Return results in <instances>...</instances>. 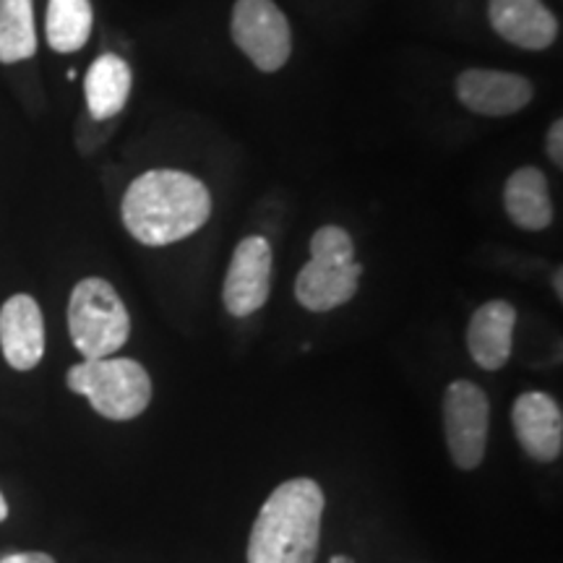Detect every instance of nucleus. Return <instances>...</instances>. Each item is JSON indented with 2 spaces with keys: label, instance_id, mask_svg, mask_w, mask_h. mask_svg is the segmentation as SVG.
<instances>
[{
  "label": "nucleus",
  "instance_id": "12",
  "mask_svg": "<svg viewBox=\"0 0 563 563\" xmlns=\"http://www.w3.org/2000/svg\"><path fill=\"white\" fill-rule=\"evenodd\" d=\"M517 311L506 300H488L473 313L467 327V350L483 371H501L514 350Z\"/></svg>",
  "mask_w": 563,
  "mask_h": 563
},
{
  "label": "nucleus",
  "instance_id": "11",
  "mask_svg": "<svg viewBox=\"0 0 563 563\" xmlns=\"http://www.w3.org/2000/svg\"><path fill=\"white\" fill-rule=\"evenodd\" d=\"M490 26L522 51H548L559 40V19L543 0H488Z\"/></svg>",
  "mask_w": 563,
  "mask_h": 563
},
{
  "label": "nucleus",
  "instance_id": "5",
  "mask_svg": "<svg viewBox=\"0 0 563 563\" xmlns=\"http://www.w3.org/2000/svg\"><path fill=\"white\" fill-rule=\"evenodd\" d=\"M230 32L238 51L264 74H274L290 60V21L274 0H235Z\"/></svg>",
  "mask_w": 563,
  "mask_h": 563
},
{
  "label": "nucleus",
  "instance_id": "15",
  "mask_svg": "<svg viewBox=\"0 0 563 563\" xmlns=\"http://www.w3.org/2000/svg\"><path fill=\"white\" fill-rule=\"evenodd\" d=\"M133 89V70L129 60L115 53H102L84 76V97L95 121H112L121 115Z\"/></svg>",
  "mask_w": 563,
  "mask_h": 563
},
{
  "label": "nucleus",
  "instance_id": "14",
  "mask_svg": "<svg viewBox=\"0 0 563 563\" xmlns=\"http://www.w3.org/2000/svg\"><path fill=\"white\" fill-rule=\"evenodd\" d=\"M504 209L519 230L540 232L551 228L553 201L545 173L532 165L514 170L504 186Z\"/></svg>",
  "mask_w": 563,
  "mask_h": 563
},
{
  "label": "nucleus",
  "instance_id": "9",
  "mask_svg": "<svg viewBox=\"0 0 563 563\" xmlns=\"http://www.w3.org/2000/svg\"><path fill=\"white\" fill-rule=\"evenodd\" d=\"M0 352L13 371H34L45 357V319L40 302L26 292L0 306Z\"/></svg>",
  "mask_w": 563,
  "mask_h": 563
},
{
  "label": "nucleus",
  "instance_id": "7",
  "mask_svg": "<svg viewBox=\"0 0 563 563\" xmlns=\"http://www.w3.org/2000/svg\"><path fill=\"white\" fill-rule=\"evenodd\" d=\"M272 245L264 235H249L232 251L222 300L230 316L245 319L262 311L272 290Z\"/></svg>",
  "mask_w": 563,
  "mask_h": 563
},
{
  "label": "nucleus",
  "instance_id": "23",
  "mask_svg": "<svg viewBox=\"0 0 563 563\" xmlns=\"http://www.w3.org/2000/svg\"><path fill=\"white\" fill-rule=\"evenodd\" d=\"M332 563H352V561H347V559H340V555H336V559H332Z\"/></svg>",
  "mask_w": 563,
  "mask_h": 563
},
{
  "label": "nucleus",
  "instance_id": "1",
  "mask_svg": "<svg viewBox=\"0 0 563 563\" xmlns=\"http://www.w3.org/2000/svg\"><path fill=\"white\" fill-rule=\"evenodd\" d=\"M121 214L133 241L162 249L186 241L209 222L211 194L191 173L159 167L131 183Z\"/></svg>",
  "mask_w": 563,
  "mask_h": 563
},
{
  "label": "nucleus",
  "instance_id": "18",
  "mask_svg": "<svg viewBox=\"0 0 563 563\" xmlns=\"http://www.w3.org/2000/svg\"><path fill=\"white\" fill-rule=\"evenodd\" d=\"M311 262L344 266L355 262V243H352L350 232L336 224H323L313 232L311 238Z\"/></svg>",
  "mask_w": 563,
  "mask_h": 563
},
{
  "label": "nucleus",
  "instance_id": "13",
  "mask_svg": "<svg viewBox=\"0 0 563 563\" xmlns=\"http://www.w3.org/2000/svg\"><path fill=\"white\" fill-rule=\"evenodd\" d=\"M363 266L357 262L344 266H329L308 262L295 279V298L306 311L327 313L355 298L361 287Z\"/></svg>",
  "mask_w": 563,
  "mask_h": 563
},
{
  "label": "nucleus",
  "instance_id": "2",
  "mask_svg": "<svg viewBox=\"0 0 563 563\" xmlns=\"http://www.w3.org/2000/svg\"><path fill=\"white\" fill-rule=\"evenodd\" d=\"M323 490L311 477H292L266 498L249 538V563H316L321 543Z\"/></svg>",
  "mask_w": 563,
  "mask_h": 563
},
{
  "label": "nucleus",
  "instance_id": "8",
  "mask_svg": "<svg viewBox=\"0 0 563 563\" xmlns=\"http://www.w3.org/2000/svg\"><path fill=\"white\" fill-rule=\"evenodd\" d=\"M456 97L467 110L485 118H504L532 102L534 87L522 74L496 68H470L456 79Z\"/></svg>",
  "mask_w": 563,
  "mask_h": 563
},
{
  "label": "nucleus",
  "instance_id": "16",
  "mask_svg": "<svg viewBox=\"0 0 563 563\" xmlns=\"http://www.w3.org/2000/svg\"><path fill=\"white\" fill-rule=\"evenodd\" d=\"M95 11L91 0H47L45 34L55 53H79L91 37Z\"/></svg>",
  "mask_w": 563,
  "mask_h": 563
},
{
  "label": "nucleus",
  "instance_id": "4",
  "mask_svg": "<svg viewBox=\"0 0 563 563\" xmlns=\"http://www.w3.org/2000/svg\"><path fill=\"white\" fill-rule=\"evenodd\" d=\"M68 334L84 361L112 357L131 336L129 308L102 277H87L70 290Z\"/></svg>",
  "mask_w": 563,
  "mask_h": 563
},
{
  "label": "nucleus",
  "instance_id": "17",
  "mask_svg": "<svg viewBox=\"0 0 563 563\" xmlns=\"http://www.w3.org/2000/svg\"><path fill=\"white\" fill-rule=\"evenodd\" d=\"M37 53L34 0H0V63L30 60Z\"/></svg>",
  "mask_w": 563,
  "mask_h": 563
},
{
  "label": "nucleus",
  "instance_id": "21",
  "mask_svg": "<svg viewBox=\"0 0 563 563\" xmlns=\"http://www.w3.org/2000/svg\"><path fill=\"white\" fill-rule=\"evenodd\" d=\"M9 514H11V509H9V501H5L3 490H0V522H5V519H9Z\"/></svg>",
  "mask_w": 563,
  "mask_h": 563
},
{
  "label": "nucleus",
  "instance_id": "20",
  "mask_svg": "<svg viewBox=\"0 0 563 563\" xmlns=\"http://www.w3.org/2000/svg\"><path fill=\"white\" fill-rule=\"evenodd\" d=\"M0 563H58L51 553L42 551H19V553H9L0 559Z\"/></svg>",
  "mask_w": 563,
  "mask_h": 563
},
{
  "label": "nucleus",
  "instance_id": "3",
  "mask_svg": "<svg viewBox=\"0 0 563 563\" xmlns=\"http://www.w3.org/2000/svg\"><path fill=\"white\" fill-rule=\"evenodd\" d=\"M66 386L87 399L104 420L125 422L139 418L152 402V378L131 357H97L70 365Z\"/></svg>",
  "mask_w": 563,
  "mask_h": 563
},
{
  "label": "nucleus",
  "instance_id": "22",
  "mask_svg": "<svg viewBox=\"0 0 563 563\" xmlns=\"http://www.w3.org/2000/svg\"><path fill=\"white\" fill-rule=\"evenodd\" d=\"M561 269H555V295H559V300L563 298V290H561Z\"/></svg>",
  "mask_w": 563,
  "mask_h": 563
},
{
  "label": "nucleus",
  "instance_id": "6",
  "mask_svg": "<svg viewBox=\"0 0 563 563\" xmlns=\"http://www.w3.org/2000/svg\"><path fill=\"white\" fill-rule=\"evenodd\" d=\"M490 426L488 394L473 382H454L443 394V435L452 462L475 470L485 460Z\"/></svg>",
  "mask_w": 563,
  "mask_h": 563
},
{
  "label": "nucleus",
  "instance_id": "19",
  "mask_svg": "<svg viewBox=\"0 0 563 563\" xmlns=\"http://www.w3.org/2000/svg\"><path fill=\"white\" fill-rule=\"evenodd\" d=\"M545 152L548 157L553 159L555 167H563V121L551 123V129H548V139H545Z\"/></svg>",
  "mask_w": 563,
  "mask_h": 563
},
{
  "label": "nucleus",
  "instance_id": "10",
  "mask_svg": "<svg viewBox=\"0 0 563 563\" xmlns=\"http://www.w3.org/2000/svg\"><path fill=\"white\" fill-rule=\"evenodd\" d=\"M511 426L519 446L538 462H555L563 452V412L551 394H519L511 410Z\"/></svg>",
  "mask_w": 563,
  "mask_h": 563
}]
</instances>
